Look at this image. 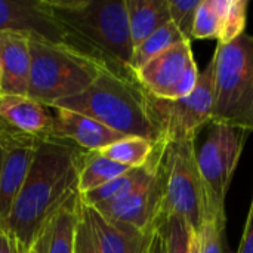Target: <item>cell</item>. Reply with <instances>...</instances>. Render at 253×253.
Masks as SVG:
<instances>
[{"mask_svg":"<svg viewBox=\"0 0 253 253\" xmlns=\"http://www.w3.org/2000/svg\"><path fill=\"white\" fill-rule=\"evenodd\" d=\"M82 153L53 138L40 139L24 185L13 203L4 231L18 252H28L59 211L79 197Z\"/></svg>","mask_w":253,"mask_h":253,"instance_id":"cell-1","label":"cell"},{"mask_svg":"<svg viewBox=\"0 0 253 253\" xmlns=\"http://www.w3.org/2000/svg\"><path fill=\"white\" fill-rule=\"evenodd\" d=\"M65 33V44L110 70L129 68L133 43L125 0H44Z\"/></svg>","mask_w":253,"mask_h":253,"instance_id":"cell-2","label":"cell"},{"mask_svg":"<svg viewBox=\"0 0 253 253\" xmlns=\"http://www.w3.org/2000/svg\"><path fill=\"white\" fill-rule=\"evenodd\" d=\"M50 107L87 116L125 136L159 142V133L148 111L147 92L133 73L105 68L86 90L56 101Z\"/></svg>","mask_w":253,"mask_h":253,"instance_id":"cell-3","label":"cell"},{"mask_svg":"<svg viewBox=\"0 0 253 253\" xmlns=\"http://www.w3.org/2000/svg\"><path fill=\"white\" fill-rule=\"evenodd\" d=\"M30 56L31 70L27 95L47 107L86 90L108 68L67 44L37 39H30Z\"/></svg>","mask_w":253,"mask_h":253,"instance_id":"cell-4","label":"cell"},{"mask_svg":"<svg viewBox=\"0 0 253 253\" xmlns=\"http://www.w3.org/2000/svg\"><path fill=\"white\" fill-rule=\"evenodd\" d=\"M215 101L212 120L253 132V36L243 33L228 43H218Z\"/></svg>","mask_w":253,"mask_h":253,"instance_id":"cell-5","label":"cell"},{"mask_svg":"<svg viewBox=\"0 0 253 253\" xmlns=\"http://www.w3.org/2000/svg\"><path fill=\"white\" fill-rule=\"evenodd\" d=\"M251 132L209 120L193 136V151L206 190L211 218L225 225V197Z\"/></svg>","mask_w":253,"mask_h":253,"instance_id":"cell-6","label":"cell"},{"mask_svg":"<svg viewBox=\"0 0 253 253\" xmlns=\"http://www.w3.org/2000/svg\"><path fill=\"white\" fill-rule=\"evenodd\" d=\"M157 145L165 176V199L160 216H181L199 233L212 218L193 151V138L159 142Z\"/></svg>","mask_w":253,"mask_h":253,"instance_id":"cell-7","label":"cell"},{"mask_svg":"<svg viewBox=\"0 0 253 253\" xmlns=\"http://www.w3.org/2000/svg\"><path fill=\"white\" fill-rule=\"evenodd\" d=\"M215 65L212 59L200 71L197 86L187 98L160 99L147 93L148 111L159 133V142L191 139L196 130L212 119Z\"/></svg>","mask_w":253,"mask_h":253,"instance_id":"cell-8","label":"cell"},{"mask_svg":"<svg viewBox=\"0 0 253 253\" xmlns=\"http://www.w3.org/2000/svg\"><path fill=\"white\" fill-rule=\"evenodd\" d=\"M135 77L144 90L156 98H187L200 77L191 42H181L154 56L135 73Z\"/></svg>","mask_w":253,"mask_h":253,"instance_id":"cell-9","label":"cell"},{"mask_svg":"<svg viewBox=\"0 0 253 253\" xmlns=\"http://www.w3.org/2000/svg\"><path fill=\"white\" fill-rule=\"evenodd\" d=\"M40 139L12 129L0 133V228L4 230Z\"/></svg>","mask_w":253,"mask_h":253,"instance_id":"cell-10","label":"cell"},{"mask_svg":"<svg viewBox=\"0 0 253 253\" xmlns=\"http://www.w3.org/2000/svg\"><path fill=\"white\" fill-rule=\"evenodd\" d=\"M159 147V145H157ZM165 199V176L160 166V148L159 163L154 178L144 187L138 188L127 197L93 206L107 221L132 225L141 231L156 230V224L162 215Z\"/></svg>","mask_w":253,"mask_h":253,"instance_id":"cell-11","label":"cell"},{"mask_svg":"<svg viewBox=\"0 0 253 253\" xmlns=\"http://www.w3.org/2000/svg\"><path fill=\"white\" fill-rule=\"evenodd\" d=\"M0 33L65 44V33L44 0H0Z\"/></svg>","mask_w":253,"mask_h":253,"instance_id":"cell-12","label":"cell"},{"mask_svg":"<svg viewBox=\"0 0 253 253\" xmlns=\"http://www.w3.org/2000/svg\"><path fill=\"white\" fill-rule=\"evenodd\" d=\"M49 108L52 113V133L49 138L73 142V145L87 153H98L125 138V135L87 116L59 107Z\"/></svg>","mask_w":253,"mask_h":253,"instance_id":"cell-13","label":"cell"},{"mask_svg":"<svg viewBox=\"0 0 253 253\" xmlns=\"http://www.w3.org/2000/svg\"><path fill=\"white\" fill-rule=\"evenodd\" d=\"M0 122L36 139H46L52 133L50 108L28 95L0 92Z\"/></svg>","mask_w":253,"mask_h":253,"instance_id":"cell-14","label":"cell"},{"mask_svg":"<svg viewBox=\"0 0 253 253\" xmlns=\"http://www.w3.org/2000/svg\"><path fill=\"white\" fill-rule=\"evenodd\" d=\"M83 206V211L90 222L101 253H148L153 231H141L132 225L107 221L98 211L90 206Z\"/></svg>","mask_w":253,"mask_h":253,"instance_id":"cell-15","label":"cell"},{"mask_svg":"<svg viewBox=\"0 0 253 253\" xmlns=\"http://www.w3.org/2000/svg\"><path fill=\"white\" fill-rule=\"evenodd\" d=\"M0 68L1 93H28L31 70L28 37L15 33H0Z\"/></svg>","mask_w":253,"mask_h":253,"instance_id":"cell-16","label":"cell"},{"mask_svg":"<svg viewBox=\"0 0 253 253\" xmlns=\"http://www.w3.org/2000/svg\"><path fill=\"white\" fill-rule=\"evenodd\" d=\"M157 163H159V147L156 144L154 153L147 165H144L141 168L129 169L126 173L107 182L105 185L95 188L89 193L80 194V202L84 206L93 208L96 205L111 203V202H117V200L127 197L138 188L147 185L154 178V175L157 172Z\"/></svg>","mask_w":253,"mask_h":253,"instance_id":"cell-17","label":"cell"},{"mask_svg":"<svg viewBox=\"0 0 253 253\" xmlns=\"http://www.w3.org/2000/svg\"><path fill=\"white\" fill-rule=\"evenodd\" d=\"M133 49L154 31L170 22L169 0H125Z\"/></svg>","mask_w":253,"mask_h":253,"instance_id":"cell-18","label":"cell"},{"mask_svg":"<svg viewBox=\"0 0 253 253\" xmlns=\"http://www.w3.org/2000/svg\"><path fill=\"white\" fill-rule=\"evenodd\" d=\"M79 212L80 196L67 203L42 234L40 240L43 245V253H74Z\"/></svg>","mask_w":253,"mask_h":253,"instance_id":"cell-19","label":"cell"},{"mask_svg":"<svg viewBox=\"0 0 253 253\" xmlns=\"http://www.w3.org/2000/svg\"><path fill=\"white\" fill-rule=\"evenodd\" d=\"M130 168L116 163L99 153H87L82 156L79 168V193H89L95 188L126 173Z\"/></svg>","mask_w":253,"mask_h":253,"instance_id":"cell-20","label":"cell"},{"mask_svg":"<svg viewBox=\"0 0 253 253\" xmlns=\"http://www.w3.org/2000/svg\"><path fill=\"white\" fill-rule=\"evenodd\" d=\"M156 228L165 239L168 253H200L199 234L181 216H160Z\"/></svg>","mask_w":253,"mask_h":253,"instance_id":"cell-21","label":"cell"},{"mask_svg":"<svg viewBox=\"0 0 253 253\" xmlns=\"http://www.w3.org/2000/svg\"><path fill=\"white\" fill-rule=\"evenodd\" d=\"M181 42H185V39L182 37L179 30L176 28V25L172 21L168 22L166 25H163L162 28L154 31L151 36H148L144 42H141L133 49L132 59H130V64H129L130 71L135 74L150 59H153L154 56L160 55L162 52L168 50L169 47H172V46H175V44H178Z\"/></svg>","mask_w":253,"mask_h":253,"instance_id":"cell-22","label":"cell"},{"mask_svg":"<svg viewBox=\"0 0 253 253\" xmlns=\"http://www.w3.org/2000/svg\"><path fill=\"white\" fill-rule=\"evenodd\" d=\"M156 144L139 136H125L123 139L98 151L104 157L120 163L126 168H141L148 163L154 153Z\"/></svg>","mask_w":253,"mask_h":253,"instance_id":"cell-23","label":"cell"},{"mask_svg":"<svg viewBox=\"0 0 253 253\" xmlns=\"http://www.w3.org/2000/svg\"><path fill=\"white\" fill-rule=\"evenodd\" d=\"M230 0H202L197 9L193 40H218L222 36Z\"/></svg>","mask_w":253,"mask_h":253,"instance_id":"cell-24","label":"cell"},{"mask_svg":"<svg viewBox=\"0 0 253 253\" xmlns=\"http://www.w3.org/2000/svg\"><path fill=\"white\" fill-rule=\"evenodd\" d=\"M200 1L202 0H169L170 19L188 42L193 40V30Z\"/></svg>","mask_w":253,"mask_h":253,"instance_id":"cell-25","label":"cell"},{"mask_svg":"<svg viewBox=\"0 0 253 253\" xmlns=\"http://www.w3.org/2000/svg\"><path fill=\"white\" fill-rule=\"evenodd\" d=\"M248 7H249L248 0H230L224 31L218 43H228L245 33L246 21H248Z\"/></svg>","mask_w":253,"mask_h":253,"instance_id":"cell-26","label":"cell"},{"mask_svg":"<svg viewBox=\"0 0 253 253\" xmlns=\"http://www.w3.org/2000/svg\"><path fill=\"white\" fill-rule=\"evenodd\" d=\"M197 234L200 253H225V225L209 219Z\"/></svg>","mask_w":253,"mask_h":253,"instance_id":"cell-27","label":"cell"},{"mask_svg":"<svg viewBox=\"0 0 253 253\" xmlns=\"http://www.w3.org/2000/svg\"><path fill=\"white\" fill-rule=\"evenodd\" d=\"M74 253H101L96 237H95L93 230L90 227V222H89V219L83 211L82 202H80L79 221H77V227H76Z\"/></svg>","mask_w":253,"mask_h":253,"instance_id":"cell-28","label":"cell"},{"mask_svg":"<svg viewBox=\"0 0 253 253\" xmlns=\"http://www.w3.org/2000/svg\"><path fill=\"white\" fill-rule=\"evenodd\" d=\"M237 253H253V197L252 203H251V209H249V213H248V219H246V225H245V231H243L242 242H240Z\"/></svg>","mask_w":253,"mask_h":253,"instance_id":"cell-29","label":"cell"},{"mask_svg":"<svg viewBox=\"0 0 253 253\" xmlns=\"http://www.w3.org/2000/svg\"><path fill=\"white\" fill-rule=\"evenodd\" d=\"M0 253H19L15 240L0 228Z\"/></svg>","mask_w":253,"mask_h":253,"instance_id":"cell-30","label":"cell"},{"mask_svg":"<svg viewBox=\"0 0 253 253\" xmlns=\"http://www.w3.org/2000/svg\"><path fill=\"white\" fill-rule=\"evenodd\" d=\"M148 253H168L166 252L165 239H163V236L159 233L157 228H156V233H154V236H153L151 246H150V252Z\"/></svg>","mask_w":253,"mask_h":253,"instance_id":"cell-31","label":"cell"},{"mask_svg":"<svg viewBox=\"0 0 253 253\" xmlns=\"http://www.w3.org/2000/svg\"><path fill=\"white\" fill-rule=\"evenodd\" d=\"M25 253H43V245H42V240L39 239L37 242H36V245L28 251V252Z\"/></svg>","mask_w":253,"mask_h":253,"instance_id":"cell-32","label":"cell"},{"mask_svg":"<svg viewBox=\"0 0 253 253\" xmlns=\"http://www.w3.org/2000/svg\"><path fill=\"white\" fill-rule=\"evenodd\" d=\"M6 129H10V127H7V126H6L4 123H1V122H0V133H3V132H4Z\"/></svg>","mask_w":253,"mask_h":253,"instance_id":"cell-33","label":"cell"},{"mask_svg":"<svg viewBox=\"0 0 253 253\" xmlns=\"http://www.w3.org/2000/svg\"><path fill=\"white\" fill-rule=\"evenodd\" d=\"M0 83H1V68H0Z\"/></svg>","mask_w":253,"mask_h":253,"instance_id":"cell-34","label":"cell"}]
</instances>
